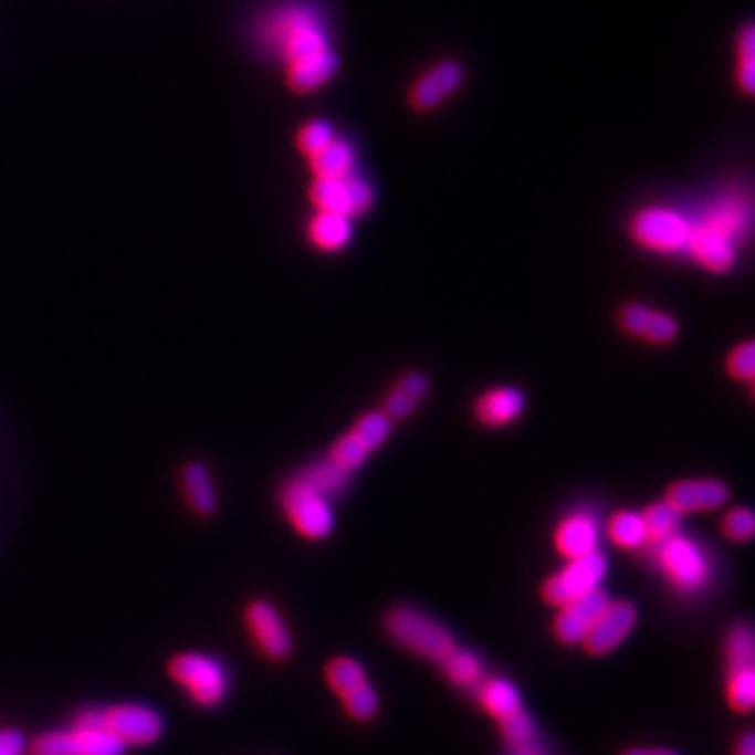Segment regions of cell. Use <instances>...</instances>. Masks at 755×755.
Instances as JSON below:
<instances>
[{"label":"cell","instance_id":"cell-1","mask_svg":"<svg viewBox=\"0 0 755 755\" xmlns=\"http://www.w3.org/2000/svg\"><path fill=\"white\" fill-rule=\"evenodd\" d=\"M72 724L102 728L107 735L120 741L124 747H145L164 735L162 715L147 705L123 703L107 710L86 707L74 717Z\"/></svg>","mask_w":755,"mask_h":755},{"label":"cell","instance_id":"cell-2","mask_svg":"<svg viewBox=\"0 0 755 755\" xmlns=\"http://www.w3.org/2000/svg\"><path fill=\"white\" fill-rule=\"evenodd\" d=\"M168 675L187 696L205 710L219 707L229 694L231 680L223 661L206 653H179L168 661Z\"/></svg>","mask_w":755,"mask_h":755},{"label":"cell","instance_id":"cell-3","mask_svg":"<svg viewBox=\"0 0 755 755\" xmlns=\"http://www.w3.org/2000/svg\"><path fill=\"white\" fill-rule=\"evenodd\" d=\"M387 630L395 642H399L411 653L427 657L432 661H443L455 649V642L448 630H443L427 615L408 607H399L388 612Z\"/></svg>","mask_w":755,"mask_h":755},{"label":"cell","instance_id":"cell-4","mask_svg":"<svg viewBox=\"0 0 755 755\" xmlns=\"http://www.w3.org/2000/svg\"><path fill=\"white\" fill-rule=\"evenodd\" d=\"M329 497L313 490L301 476L290 481L282 491V508L287 521L306 539H326L334 531V512Z\"/></svg>","mask_w":755,"mask_h":755},{"label":"cell","instance_id":"cell-5","mask_svg":"<svg viewBox=\"0 0 755 755\" xmlns=\"http://www.w3.org/2000/svg\"><path fill=\"white\" fill-rule=\"evenodd\" d=\"M607 575V558L598 550L572 558L569 565L544 584L542 596L552 607H565L586 594L598 590Z\"/></svg>","mask_w":755,"mask_h":755},{"label":"cell","instance_id":"cell-6","mask_svg":"<svg viewBox=\"0 0 755 755\" xmlns=\"http://www.w3.org/2000/svg\"><path fill=\"white\" fill-rule=\"evenodd\" d=\"M126 747L102 728L72 724L63 731H49L30 743V755H124Z\"/></svg>","mask_w":755,"mask_h":755},{"label":"cell","instance_id":"cell-7","mask_svg":"<svg viewBox=\"0 0 755 755\" xmlns=\"http://www.w3.org/2000/svg\"><path fill=\"white\" fill-rule=\"evenodd\" d=\"M693 226L670 208H644L632 221V235L638 244L654 252H680L689 245Z\"/></svg>","mask_w":755,"mask_h":755},{"label":"cell","instance_id":"cell-8","mask_svg":"<svg viewBox=\"0 0 755 755\" xmlns=\"http://www.w3.org/2000/svg\"><path fill=\"white\" fill-rule=\"evenodd\" d=\"M659 563L678 590L696 593L710 579V560L699 544L689 537L672 535L661 542Z\"/></svg>","mask_w":755,"mask_h":755},{"label":"cell","instance_id":"cell-9","mask_svg":"<svg viewBox=\"0 0 755 755\" xmlns=\"http://www.w3.org/2000/svg\"><path fill=\"white\" fill-rule=\"evenodd\" d=\"M273 41L280 44L287 63L298 62L327 49V39L319 21L306 9H287L271 28Z\"/></svg>","mask_w":755,"mask_h":755},{"label":"cell","instance_id":"cell-10","mask_svg":"<svg viewBox=\"0 0 755 755\" xmlns=\"http://www.w3.org/2000/svg\"><path fill=\"white\" fill-rule=\"evenodd\" d=\"M308 196L317 212H336L350 219L368 212L374 202L371 187L350 175L345 179H315Z\"/></svg>","mask_w":755,"mask_h":755},{"label":"cell","instance_id":"cell-11","mask_svg":"<svg viewBox=\"0 0 755 755\" xmlns=\"http://www.w3.org/2000/svg\"><path fill=\"white\" fill-rule=\"evenodd\" d=\"M244 623L252 636L259 651L282 661L292 653V633L287 630L282 612L277 611L269 600H252L244 609Z\"/></svg>","mask_w":755,"mask_h":755},{"label":"cell","instance_id":"cell-12","mask_svg":"<svg viewBox=\"0 0 755 755\" xmlns=\"http://www.w3.org/2000/svg\"><path fill=\"white\" fill-rule=\"evenodd\" d=\"M609 596L598 588L560 607V612L554 621L556 638L565 644L584 642V638L593 630L596 619L609 607Z\"/></svg>","mask_w":755,"mask_h":755},{"label":"cell","instance_id":"cell-13","mask_svg":"<svg viewBox=\"0 0 755 755\" xmlns=\"http://www.w3.org/2000/svg\"><path fill=\"white\" fill-rule=\"evenodd\" d=\"M636 626V609L630 602H609V607L596 619L593 630L584 638L586 651L607 654L615 651Z\"/></svg>","mask_w":755,"mask_h":755},{"label":"cell","instance_id":"cell-14","mask_svg":"<svg viewBox=\"0 0 755 755\" xmlns=\"http://www.w3.org/2000/svg\"><path fill=\"white\" fill-rule=\"evenodd\" d=\"M462 81H464V72L460 63H437L411 86L409 102L416 109L429 112L453 95L460 88Z\"/></svg>","mask_w":755,"mask_h":755},{"label":"cell","instance_id":"cell-15","mask_svg":"<svg viewBox=\"0 0 755 755\" xmlns=\"http://www.w3.org/2000/svg\"><path fill=\"white\" fill-rule=\"evenodd\" d=\"M728 487L715 479H691L678 481L668 491V502L680 514L715 511L728 502Z\"/></svg>","mask_w":755,"mask_h":755},{"label":"cell","instance_id":"cell-16","mask_svg":"<svg viewBox=\"0 0 755 755\" xmlns=\"http://www.w3.org/2000/svg\"><path fill=\"white\" fill-rule=\"evenodd\" d=\"M686 248L701 265L715 273H724L735 265V240L707 223L691 229Z\"/></svg>","mask_w":755,"mask_h":755},{"label":"cell","instance_id":"cell-17","mask_svg":"<svg viewBox=\"0 0 755 755\" xmlns=\"http://www.w3.org/2000/svg\"><path fill=\"white\" fill-rule=\"evenodd\" d=\"M621 326L628 334L644 338L649 343H657V345L672 343L678 336V322L672 315L653 311V308L640 305V303L623 306Z\"/></svg>","mask_w":755,"mask_h":755},{"label":"cell","instance_id":"cell-18","mask_svg":"<svg viewBox=\"0 0 755 755\" xmlns=\"http://www.w3.org/2000/svg\"><path fill=\"white\" fill-rule=\"evenodd\" d=\"M336 72H338V57L326 49L322 53L290 63L287 84L296 93H313L322 88L327 81H332Z\"/></svg>","mask_w":755,"mask_h":755},{"label":"cell","instance_id":"cell-19","mask_svg":"<svg viewBox=\"0 0 755 755\" xmlns=\"http://www.w3.org/2000/svg\"><path fill=\"white\" fill-rule=\"evenodd\" d=\"M474 411L487 427H506L525 411V397L516 388H491L476 401Z\"/></svg>","mask_w":755,"mask_h":755},{"label":"cell","instance_id":"cell-20","mask_svg":"<svg viewBox=\"0 0 755 755\" xmlns=\"http://www.w3.org/2000/svg\"><path fill=\"white\" fill-rule=\"evenodd\" d=\"M554 544L558 552L565 554L569 560L590 554L596 550V544H598L596 521L588 514H572L558 525Z\"/></svg>","mask_w":755,"mask_h":755},{"label":"cell","instance_id":"cell-21","mask_svg":"<svg viewBox=\"0 0 755 755\" xmlns=\"http://www.w3.org/2000/svg\"><path fill=\"white\" fill-rule=\"evenodd\" d=\"M181 485L189 508L200 514L210 516L219 506V491L214 485V479L210 470L202 462H189L181 472Z\"/></svg>","mask_w":755,"mask_h":755},{"label":"cell","instance_id":"cell-22","mask_svg":"<svg viewBox=\"0 0 755 755\" xmlns=\"http://www.w3.org/2000/svg\"><path fill=\"white\" fill-rule=\"evenodd\" d=\"M427 395H429V378L420 371H411L388 392L385 413L390 420H406L420 408Z\"/></svg>","mask_w":755,"mask_h":755},{"label":"cell","instance_id":"cell-23","mask_svg":"<svg viewBox=\"0 0 755 755\" xmlns=\"http://www.w3.org/2000/svg\"><path fill=\"white\" fill-rule=\"evenodd\" d=\"M350 217L336 212H317L308 223V240L324 252H338L350 242Z\"/></svg>","mask_w":755,"mask_h":755},{"label":"cell","instance_id":"cell-24","mask_svg":"<svg viewBox=\"0 0 755 755\" xmlns=\"http://www.w3.org/2000/svg\"><path fill=\"white\" fill-rule=\"evenodd\" d=\"M308 162L315 172V179H345L353 170L355 154L350 145L334 139L322 151L313 154Z\"/></svg>","mask_w":755,"mask_h":755},{"label":"cell","instance_id":"cell-25","mask_svg":"<svg viewBox=\"0 0 755 755\" xmlns=\"http://www.w3.org/2000/svg\"><path fill=\"white\" fill-rule=\"evenodd\" d=\"M609 535L619 548L626 550H636L649 542L642 514L638 512H617L609 523Z\"/></svg>","mask_w":755,"mask_h":755},{"label":"cell","instance_id":"cell-26","mask_svg":"<svg viewBox=\"0 0 755 755\" xmlns=\"http://www.w3.org/2000/svg\"><path fill=\"white\" fill-rule=\"evenodd\" d=\"M680 512L675 511L674 506L665 500V502H657L653 506H649L647 511L642 512V521H644V529H647V539L653 544H661L668 537L675 535V529L680 525Z\"/></svg>","mask_w":755,"mask_h":755},{"label":"cell","instance_id":"cell-27","mask_svg":"<svg viewBox=\"0 0 755 755\" xmlns=\"http://www.w3.org/2000/svg\"><path fill=\"white\" fill-rule=\"evenodd\" d=\"M481 703L497 720L508 717L521 710V696L506 680H491L481 689Z\"/></svg>","mask_w":755,"mask_h":755},{"label":"cell","instance_id":"cell-28","mask_svg":"<svg viewBox=\"0 0 755 755\" xmlns=\"http://www.w3.org/2000/svg\"><path fill=\"white\" fill-rule=\"evenodd\" d=\"M326 680L329 689L340 696H345L357 686H361L364 682H368L364 668L348 657H338L327 663Z\"/></svg>","mask_w":755,"mask_h":755},{"label":"cell","instance_id":"cell-29","mask_svg":"<svg viewBox=\"0 0 755 755\" xmlns=\"http://www.w3.org/2000/svg\"><path fill=\"white\" fill-rule=\"evenodd\" d=\"M347 470L338 469L334 462L329 460H324V462H317L313 466L301 474V479L308 483L313 490L324 493V495H336L340 491L345 490V485L348 483Z\"/></svg>","mask_w":755,"mask_h":755},{"label":"cell","instance_id":"cell-30","mask_svg":"<svg viewBox=\"0 0 755 755\" xmlns=\"http://www.w3.org/2000/svg\"><path fill=\"white\" fill-rule=\"evenodd\" d=\"M728 672L754 668V633L747 626H736L726 640Z\"/></svg>","mask_w":755,"mask_h":755},{"label":"cell","instance_id":"cell-31","mask_svg":"<svg viewBox=\"0 0 755 755\" xmlns=\"http://www.w3.org/2000/svg\"><path fill=\"white\" fill-rule=\"evenodd\" d=\"M369 451L353 432H347L345 437H340L332 450H329V462H334L338 469L347 470V472H353V470L359 469L366 464L368 460Z\"/></svg>","mask_w":755,"mask_h":755},{"label":"cell","instance_id":"cell-32","mask_svg":"<svg viewBox=\"0 0 755 755\" xmlns=\"http://www.w3.org/2000/svg\"><path fill=\"white\" fill-rule=\"evenodd\" d=\"M350 432L368 448V451L378 450L390 434V418L385 411H369L359 418V422Z\"/></svg>","mask_w":755,"mask_h":755},{"label":"cell","instance_id":"cell-33","mask_svg":"<svg viewBox=\"0 0 755 755\" xmlns=\"http://www.w3.org/2000/svg\"><path fill=\"white\" fill-rule=\"evenodd\" d=\"M755 701L754 668L733 670L728 675V703L735 712H749Z\"/></svg>","mask_w":755,"mask_h":755},{"label":"cell","instance_id":"cell-34","mask_svg":"<svg viewBox=\"0 0 755 755\" xmlns=\"http://www.w3.org/2000/svg\"><path fill=\"white\" fill-rule=\"evenodd\" d=\"M445 674L450 680L460 686H470L481 678V663L474 654L466 653V651H458L453 649L443 661Z\"/></svg>","mask_w":755,"mask_h":755},{"label":"cell","instance_id":"cell-35","mask_svg":"<svg viewBox=\"0 0 755 755\" xmlns=\"http://www.w3.org/2000/svg\"><path fill=\"white\" fill-rule=\"evenodd\" d=\"M703 223H707V226L714 227L717 231L726 233L728 238L736 240V235L749 223V214H747V210L743 206L736 205V202H728V205L717 206Z\"/></svg>","mask_w":755,"mask_h":755},{"label":"cell","instance_id":"cell-36","mask_svg":"<svg viewBox=\"0 0 755 755\" xmlns=\"http://www.w3.org/2000/svg\"><path fill=\"white\" fill-rule=\"evenodd\" d=\"M343 701H345L347 714L355 720H361V722L374 717L378 712V694L369 686L368 682H364L355 691L345 694Z\"/></svg>","mask_w":755,"mask_h":755},{"label":"cell","instance_id":"cell-37","mask_svg":"<svg viewBox=\"0 0 755 755\" xmlns=\"http://www.w3.org/2000/svg\"><path fill=\"white\" fill-rule=\"evenodd\" d=\"M334 141V130H332V126L327 123H322V120H315V123H308L301 128V133H298V139H296V144H298V149L303 151V154H306L308 158L313 156V154H317V151H322L326 145L332 144Z\"/></svg>","mask_w":755,"mask_h":755},{"label":"cell","instance_id":"cell-38","mask_svg":"<svg viewBox=\"0 0 755 755\" xmlns=\"http://www.w3.org/2000/svg\"><path fill=\"white\" fill-rule=\"evenodd\" d=\"M755 529L754 512L749 508H735L724 516L722 531L733 542H747L752 539Z\"/></svg>","mask_w":755,"mask_h":755},{"label":"cell","instance_id":"cell-39","mask_svg":"<svg viewBox=\"0 0 755 755\" xmlns=\"http://www.w3.org/2000/svg\"><path fill=\"white\" fill-rule=\"evenodd\" d=\"M728 374L736 378V380H752L755 374V345L743 343L741 347L733 350V355L728 357Z\"/></svg>","mask_w":755,"mask_h":755},{"label":"cell","instance_id":"cell-40","mask_svg":"<svg viewBox=\"0 0 755 755\" xmlns=\"http://www.w3.org/2000/svg\"><path fill=\"white\" fill-rule=\"evenodd\" d=\"M502 733L511 741L512 745H525L533 738V724L529 715L525 712H514L508 717H502Z\"/></svg>","mask_w":755,"mask_h":755},{"label":"cell","instance_id":"cell-41","mask_svg":"<svg viewBox=\"0 0 755 755\" xmlns=\"http://www.w3.org/2000/svg\"><path fill=\"white\" fill-rule=\"evenodd\" d=\"M25 754V741L13 728H0V755Z\"/></svg>","mask_w":755,"mask_h":755},{"label":"cell","instance_id":"cell-42","mask_svg":"<svg viewBox=\"0 0 755 755\" xmlns=\"http://www.w3.org/2000/svg\"><path fill=\"white\" fill-rule=\"evenodd\" d=\"M736 81L738 86L752 95L755 91V57H741L738 63V72H736Z\"/></svg>","mask_w":755,"mask_h":755},{"label":"cell","instance_id":"cell-43","mask_svg":"<svg viewBox=\"0 0 755 755\" xmlns=\"http://www.w3.org/2000/svg\"><path fill=\"white\" fill-rule=\"evenodd\" d=\"M738 51H741V57H755V32L752 25H747L745 32L741 34Z\"/></svg>","mask_w":755,"mask_h":755},{"label":"cell","instance_id":"cell-44","mask_svg":"<svg viewBox=\"0 0 755 755\" xmlns=\"http://www.w3.org/2000/svg\"><path fill=\"white\" fill-rule=\"evenodd\" d=\"M736 755H755V738L752 733H747L741 738V743L736 747Z\"/></svg>","mask_w":755,"mask_h":755},{"label":"cell","instance_id":"cell-45","mask_svg":"<svg viewBox=\"0 0 755 755\" xmlns=\"http://www.w3.org/2000/svg\"><path fill=\"white\" fill-rule=\"evenodd\" d=\"M626 755H678L675 752H670V749H632Z\"/></svg>","mask_w":755,"mask_h":755},{"label":"cell","instance_id":"cell-46","mask_svg":"<svg viewBox=\"0 0 755 755\" xmlns=\"http://www.w3.org/2000/svg\"><path fill=\"white\" fill-rule=\"evenodd\" d=\"M514 755H542L537 749H535V745L533 743H525V745H516L514 747Z\"/></svg>","mask_w":755,"mask_h":755}]
</instances>
